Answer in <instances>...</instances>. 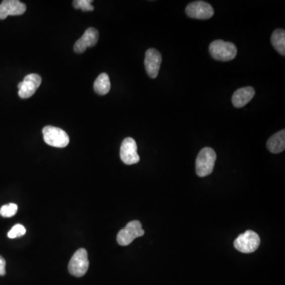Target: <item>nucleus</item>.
<instances>
[{
    "instance_id": "1",
    "label": "nucleus",
    "mask_w": 285,
    "mask_h": 285,
    "mask_svg": "<svg viewBox=\"0 0 285 285\" xmlns=\"http://www.w3.org/2000/svg\"><path fill=\"white\" fill-rule=\"evenodd\" d=\"M216 161V154L211 147H204L199 152L196 159V172L199 177H205L212 173Z\"/></svg>"
},
{
    "instance_id": "2",
    "label": "nucleus",
    "mask_w": 285,
    "mask_h": 285,
    "mask_svg": "<svg viewBox=\"0 0 285 285\" xmlns=\"http://www.w3.org/2000/svg\"><path fill=\"white\" fill-rule=\"evenodd\" d=\"M261 243L259 236L254 231L248 230L239 235L234 241V247L238 251L250 254L258 250Z\"/></svg>"
},
{
    "instance_id": "3",
    "label": "nucleus",
    "mask_w": 285,
    "mask_h": 285,
    "mask_svg": "<svg viewBox=\"0 0 285 285\" xmlns=\"http://www.w3.org/2000/svg\"><path fill=\"white\" fill-rule=\"evenodd\" d=\"M209 52L214 59L229 61L233 60L237 55V48L232 43L216 40L210 44Z\"/></svg>"
},
{
    "instance_id": "4",
    "label": "nucleus",
    "mask_w": 285,
    "mask_h": 285,
    "mask_svg": "<svg viewBox=\"0 0 285 285\" xmlns=\"http://www.w3.org/2000/svg\"><path fill=\"white\" fill-rule=\"evenodd\" d=\"M88 254L85 249H79L76 251L68 264V271L70 274L76 277H82L87 273L89 269Z\"/></svg>"
},
{
    "instance_id": "5",
    "label": "nucleus",
    "mask_w": 285,
    "mask_h": 285,
    "mask_svg": "<svg viewBox=\"0 0 285 285\" xmlns=\"http://www.w3.org/2000/svg\"><path fill=\"white\" fill-rule=\"evenodd\" d=\"M42 133L44 142L52 147L63 148L69 144V136L60 128L48 125L43 129Z\"/></svg>"
},
{
    "instance_id": "6",
    "label": "nucleus",
    "mask_w": 285,
    "mask_h": 285,
    "mask_svg": "<svg viewBox=\"0 0 285 285\" xmlns=\"http://www.w3.org/2000/svg\"><path fill=\"white\" fill-rule=\"evenodd\" d=\"M144 235V230L142 228L140 221H131L125 228L118 233L117 241L120 246H128L137 237Z\"/></svg>"
},
{
    "instance_id": "7",
    "label": "nucleus",
    "mask_w": 285,
    "mask_h": 285,
    "mask_svg": "<svg viewBox=\"0 0 285 285\" xmlns=\"http://www.w3.org/2000/svg\"><path fill=\"white\" fill-rule=\"evenodd\" d=\"M41 76L37 74H29L23 79V81L21 82L18 85L19 87V95L22 99L30 98V97L35 94L37 89L40 87L41 84Z\"/></svg>"
},
{
    "instance_id": "8",
    "label": "nucleus",
    "mask_w": 285,
    "mask_h": 285,
    "mask_svg": "<svg viewBox=\"0 0 285 285\" xmlns=\"http://www.w3.org/2000/svg\"><path fill=\"white\" fill-rule=\"evenodd\" d=\"M120 157L122 162L126 165H133L140 162L137 145L134 139L128 137L123 140L120 150Z\"/></svg>"
},
{
    "instance_id": "9",
    "label": "nucleus",
    "mask_w": 285,
    "mask_h": 285,
    "mask_svg": "<svg viewBox=\"0 0 285 285\" xmlns=\"http://www.w3.org/2000/svg\"><path fill=\"white\" fill-rule=\"evenodd\" d=\"M186 13L192 19H208L214 15L212 6L204 1H194L186 7Z\"/></svg>"
},
{
    "instance_id": "10",
    "label": "nucleus",
    "mask_w": 285,
    "mask_h": 285,
    "mask_svg": "<svg viewBox=\"0 0 285 285\" xmlns=\"http://www.w3.org/2000/svg\"><path fill=\"white\" fill-rule=\"evenodd\" d=\"M99 38L98 30L93 27L87 29L83 35L76 41L74 45V51L77 54L84 52L87 48L95 46Z\"/></svg>"
},
{
    "instance_id": "11",
    "label": "nucleus",
    "mask_w": 285,
    "mask_h": 285,
    "mask_svg": "<svg viewBox=\"0 0 285 285\" xmlns=\"http://www.w3.org/2000/svg\"><path fill=\"white\" fill-rule=\"evenodd\" d=\"M162 60V55L156 49L150 48L146 52L144 65L147 75L152 79H155L158 76V72L160 70Z\"/></svg>"
},
{
    "instance_id": "12",
    "label": "nucleus",
    "mask_w": 285,
    "mask_h": 285,
    "mask_svg": "<svg viewBox=\"0 0 285 285\" xmlns=\"http://www.w3.org/2000/svg\"><path fill=\"white\" fill-rule=\"evenodd\" d=\"M26 6L19 0H4L0 4V19L9 15H21L26 12Z\"/></svg>"
},
{
    "instance_id": "13",
    "label": "nucleus",
    "mask_w": 285,
    "mask_h": 285,
    "mask_svg": "<svg viewBox=\"0 0 285 285\" xmlns=\"http://www.w3.org/2000/svg\"><path fill=\"white\" fill-rule=\"evenodd\" d=\"M254 94L255 90L253 87H247L239 89L232 96V104L236 108H243L252 100Z\"/></svg>"
},
{
    "instance_id": "14",
    "label": "nucleus",
    "mask_w": 285,
    "mask_h": 285,
    "mask_svg": "<svg viewBox=\"0 0 285 285\" xmlns=\"http://www.w3.org/2000/svg\"><path fill=\"white\" fill-rule=\"evenodd\" d=\"M267 147L270 152L279 154L285 149V131L281 130L271 136L267 142Z\"/></svg>"
},
{
    "instance_id": "15",
    "label": "nucleus",
    "mask_w": 285,
    "mask_h": 285,
    "mask_svg": "<svg viewBox=\"0 0 285 285\" xmlns=\"http://www.w3.org/2000/svg\"><path fill=\"white\" fill-rule=\"evenodd\" d=\"M94 89L97 94L105 95L111 89L110 79L106 73H101L94 83Z\"/></svg>"
},
{
    "instance_id": "16",
    "label": "nucleus",
    "mask_w": 285,
    "mask_h": 285,
    "mask_svg": "<svg viewBox=\"0 0 285 285\" xmlns=\"http://www.w3.org/2000/svg\"><path fill=\"white\" fill-rule=\"evenodd\" d=\"M272 44L275 49L277 51L280 55H285V31L282 29H278L272 33L271 37Z\"/></svg>"
},
{
    "instance_id": "17",
    "label": "nucleus",
    "mask_w": 285,
    "mask_h": 285,
    "mask_svg": "<svg viewBox=\"0 0 285 285\" xmlns=\"http://www.w3.org/2000/svg\"><path fill=\"white\" fill-rule=\"evenodd\" d=\"M18 205L13 203L6 204L0 208V215L4 218H11L16 214Z\"/></svg>"
},
{
    "instance_id": "18",
    "label": "nucleus",
    "mask_w": 285,
    "mask_h": 285,
    "mask_svg": "<svg viewBox=\"0 0 285 285\" xmlns=\"http://www.w3.org/2000/svg\"><path fill=\"white\" fill-rule=\"evenodd\" d=\"M91 3V0H76L73 1V7L76 9H81L83 11H93L94 8Z\"/></svg>"
},
{
    "instance_id": "19",
    "label": "nucleus",
    "mask_w": 285,
    "mask_h": 285,
    "mask_svg": "<svg viewBox=\"0 0 285 285\" xmlns=\"http://www.w3.org/2000/svg\"><path fill=\"white\" fill-rule=\"evenodd\" d=\"M26 232V228L24 226L21 224H16L8 232V236L10 239H15L24 236Z\"/></svg>"
},
{
    "instance_id": "20",
    "label": "nucleus",
    "mask_w": 285,
    "mask_h": 285,
    "mask_svg": "<svg viewBox=\"0 0 285 285\" xmlns=\"http://www.w3.org/2000/svg\"><path fill=\"white\" fill-rule=\"evenodd\" d=\"M6 274V261L3 257L0 256V276Z\"/></svg>"
}]
</instances>
